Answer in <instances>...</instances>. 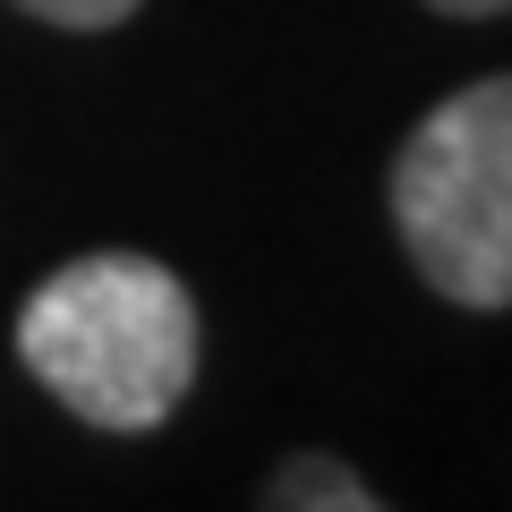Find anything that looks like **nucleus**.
Instances as JSON below:
<instances>
[{"mask_svg":"<svg viewBox=\"0 0 512 512\" xmlns=\"http://www.w3.org/2000/svg\"><path fill=\"white\" fill-rule=\"evenodd\" d=\"M18 359L94 427H163L197 376V308L154 256H77L18 308Z\"/></svg>","mask_w":512,"mask_h":512,"instance_id":"nucleus-1","label":"nucleus"},{"mask_svg":"<svg viewBox=\"0 0 512 512\" xmlns=\"http://www.w3.org/2000/svg\"><path fill=\"white\" fill-rule=\"evenodd\" d=\"M402 248L444 299L512 308V77L461 86L393 163Z\"/></svg>","mask_w":512,"mask_h":512,"instance_id":"nucleus-2","label":"nucleus"},{"mask_svg":"<svg viewBox=\"0 0 512 512\" xmlns=\"http://www.w3.org/2000/svg\"><path fill=\"white\" fill-rule=\"evenodd\" d=\"M265 504H282V512H367L376 495H367L342 461H291V470L265 478Z\"/></svg>","mask_w":512,"mask_h":512,"instance_id":"nucleus-3","label":"nucleus"},{"mask_svg":"<svg viewBox=\"0 0 512 512\" xmlns=\"http://www.w3.org/2000/svg\"><path fill=\"white\" fill-rule=\"evenodd\" d=\"M18 9H35V18H52V26H120L137 0H18Z\"/></svg>","mask_w":512,"mask_h":512,"instance_id":"nucleus-4","label":"nucleus"},{"mask_svg":"<svg viewBox=\"0 0 512 512\" xmlns=\"http://www.w3.org/2000/svg\"><path fill=\"white\" fill-rule=\"evenodd\" d=\"M436 9H453V18H495V9H512V0H436Z\"/></svg>","mask_w":512,"mask_h":512,"instance_id":"nucleus-5","label":"nucleus"}]
</instances>
